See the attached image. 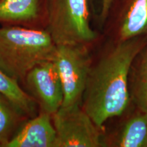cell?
I'll return each mask as SVG.
<instances>
[{
  "mask_svg": "<svg viewBox=\"0 0 147 147\" xmlns=\"http://www.w3.org/2000/svg\"><path fill=\"white\" fill-rule=\"evenodd\" d=\"M146 42L145 36L112 41L96 61H92L81 106L99 127L103 129L108 119L121 116L128 108L130 69Z\"/></svg>",
  "mask_w": 147,
  "mask_h": 147,
  "instance_id": "obj_1",
  "label": "cell"
},
{
  "mask_svg": "<svg viewBox=\"0 0 147 147\" xmlns=\"http://www.w3.org/2000/svg\"><path fill=\"white\" fill-rule=\"evenodd\" d=\"M57 45L47 29L0 27V68L21 84L35 65L54 61Z\"/></svg>",
  "mask_w": 147,
  "mask_h": 147,
  "instance_id": "obj_2",
  "label": "cell"
},
{
  "mask_svg": "<svg viewBox=\"0 0 147 147\" xmlns=\"http://www.w3.org/2000/svg\"><path fill=\"white\" fill-rule=\"evenodd\" d=\"M89 0H48L47 30L57 45H91L98 34L91 25Z\"/></svg>",
  "mask_w": 147,
  "mask_h": 147,
  "instance_id": "obj_3",
  "label": "cell"
},
{
  "mask_svg": "<svg viewBox=\"0 0 147 147\" xmlns=\"http://www.w3.org/2000/svg\"><path fill=\"white\" fill-rule=\"evenodd\" d=\"M84 44L57 45L54 61L61 80L63 100L60 108L81 105L92 57Z\"/></svg>",
  "mask_w": 147,
  "mask_h": 147,
  "instance_id": "obj_4",
  "label": "cell"
},
{
  "mask_svg": "<svg viewBox=\"0 0 147 147\" xmlns=\"http://www.w3.org/2000/svg\"><path fill=\"white\" fill-rule=\"evenodd\" d=\"M56 131L55 147H106L103 129L77 105L60 108L53 115Z\"/></svg>",
  "mask_w": 147,
  "mask_h": 147,
  "instance_id": "obj_5",
  "label": "cell"
},
{
  "mask_svg": "<svg viewBox=\"0 0 147 147\" xmlns=\"http://www.w3.org/2000/svg\"><path fill=\"white\" fill-rule=\"evenodd\" d=\"M102 28L115 42L147 36V0H111Z\"/></svg>",
  "mask_w": 147,
  "mask_h": 147,
  "instance_id": "obj_6",
  "label": "cell"
},
{
  "mask_svg": "<svg viewBox=\"0 0 147 147\" xmlns=\"http://www.w3.org/2000/svg\"><path fill=\"white\" fill-rule=\"evenodd\" d=\"M22 88L36 102L39 111L53 115L62 105L63 91L55 61H44L27 74Z\"/></svg>",
  "mask_w": 147,
  "mask_h": 147,
  "instance_id": "obj_7",
  "label": "cell"
},
{
  "mask_svg": "<svg viewBox=\"0 0 147 147\" xmlns=\"http://www.w3.org/2000/svg\"><path fill=\"white\" fill-rule=\"evenodd\" d=\"M48 23V0H0L1 26L45 30Z\"/></svg>",
  "mask_w": 147,
  "mask_h": 147,
  "instance_id": "obj_8",
  "label": "cell"
},
{
  "mask_svg": "<svg viewBox=\"0 0 147 147\" xmlns=\"http://www.w3.org/2000/svg\"><path fill=\"white\" fill-rule=\"evenodd\" d=\"M55 142L53 116L39 111L24 123L6 147H55Z\"/></svg>",
  "mask_w": 147,
  "mask_h": 147,
  "instance_id": "obj_9",
  "label": "cell"
},
{
  "mask_svg": "<svg viewBox=\"0 0 147 147\" xmlns=\"http://www.w3.org/2000/svg\"><path fill=\"white\" fill-rule=\"evenodd\" d=\"M106 147H147V113L138 110L110 136Z\"/></svg>",
  "mask_w": 147,
  "mask_h": 147,
  "instance_id": "obj_10",
  "label": "cell"
},
{
  "mask_svg": "<svg viewBox=\"0 0 147 147\" xmlns=\"http://www.w3.org/2000/svg\"><path fill=\"white\" fill-rule=\"evenodd\" d=\"M129 90L131 102L137 109L147 113V42L132 63Z\"/></svg>",
  "mask_w": 147,
  "mask_h": 147,
  "instance_id": "obj_11",
  "label": "cell"
},
{
  "mask_svg": "<svg viewBox=\"0 0 147 147\" xmlns=\"http://www.w3.org/2000/svg\"><path fill=\"white\" fill-rule=\"evenodd\" d=\"M29 118L31 117L17 104L0 93V147H6Z\"/></svg>",
  "mask_w": 147,
  "mask_h": 147,
  "instance_id": "obj_12",
  "label": "cell"
},
{
  "mask_svg": "<svg viewBox=\"0 0 147 147\" xmlns=\"http://www.w3.org/2000/svg\"><path fill=\"white\" fill-rule=\"evenodd\" d=\"M0 93L17 104L31 118L39 113V108L34 99L24 91L21 84L5 74L1 68Z\"/></svg>",
  "mask_w": 147,
  "mask_h": 147,
  "instance_id": "obj_13",
  "label": "cell"
},
{
  "mask_svg": "<svg viewBox=\"0 0 147 147\" xmlns=\"http://www.w3.org/2000/svg\"><path fill=\"white\" fill-rule=\"evenodd\" d=\"M101 1V8L100 12L99 14V24L100 26L102 27L105 21L106 16H107L108 10H109L111 0H100Z\"/></svg>",
  "mask_w": 147,
  "mask_h": 147,
  "instance_id": "obj_14",
  "label": "cell"
}]
</instances>
